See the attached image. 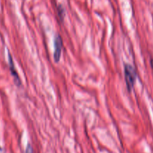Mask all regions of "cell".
<instances>
[{
    "label": "cell",
    "instance_id": "obj_1",
    "mask_svg": "<svg viewBox=\"0 0 153 153\" xmlns=\"http://www.w3.org/2000/svg\"><path fill=\"white\" fill-rule=\"evenodd\" d=\"M124 76H125L126 83L128 91H131L134 88V83H135L137 74L134 67L131 64H126L124 65Z\"/></svg>",
    "mask_w": 153,
    "mask_h": 153
},
{
    "label": "cell",
    "instance_id": "obj_2",
    "mask_svg": "<svg viewBox=\"0 0 153 153\" xmlns=\"http://www.w3.org/2000/svg\"><path fill=\"white\" fill-rule=\"evenodd\" d=\"M62 39L60 35H56L54 39V59L56 62H58L61 58V51H62Z\"/></svg>",
    "mask_w": 153,
    "mask_h": 153
},
{
    "label": "cell",
    "instance_id": "obj_3",
    "mask_svg": "<svg viewBox=\"0 0 153 153\" xmlns=\"http://www.w3.org/2000/svg\"><path fill=\"white\" fill-rule=\"evenodd\" d=\"M8 63H9V67H10V73H11L12 76H13V78L15 79V81L16 82L17 85H20V79H19V76H18V73L16 72V69H15L14 64H13V58H12V56L10 55V53H8Z\"/></svg>",
    "mask_w": 153,
    "mask_h": 153
},
{
    "label": "cell",
    "instance_id": "obj_4",
    "mask_svg": "<svg viewBox=\"0 0 153 153\" xmlns=\"http://www.w3.org/2000/svg\"><path fill=\"white\" fill-rule=\"evenodd\" d=\"M58 15H59L60 18H61V19H63V18H64V9L63 8L62 6L61 5L58 6Z\"/></svg>",
    "mask_w": 153,
    "mask_h": 153
},
{
    "label": "cell",
    "instance_id": "obj_5",
    "mask_svg": "<svg viewBox=\"0 0 153 153\" xmlns=\"http://www.w3.org/2000/svg\"><path fill=\"white\" fill-rule=\"evenodd\" d=\"M26 153H33L32 148H31V145H28L26 148Z\"/></svg>",
    "mask_w": 153,
    "mask_h": 153
}]
</instances>
